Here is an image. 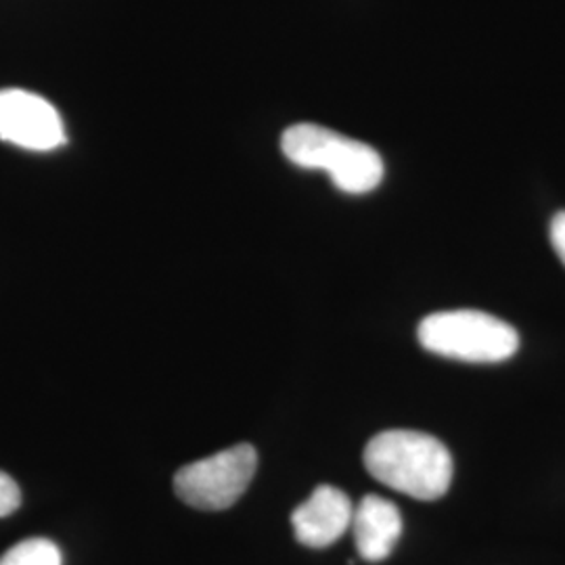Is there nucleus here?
Listing matches in <instances>:
<instances>
[{
  "label": "nucleus",
  "instance_id": "f257e3e1",
  "mask_svg": "<svg viewBox=\"0 0 565 565\" xmlns=\"http://www.w3.org/2000/svg\"><path fill=\"white\" fill-rule=\"evenodd\" d=\"M364 467L382 484L417 501L443 499L452 482V457L438 438L387 429L364 448Z\"/></svg>",
  "mask_w": 565,
  "mask_h": 565
},
{
  "label": "nucleus",
  "instance_id": "f03ea898",
  "mask_svg": "<svg viewBox=\"0 0 565 565\" xmlns=\"http://www.w3.org/2000/svg\"><path fill=\"white\" fill-rule=\"evenodd\" d=\"M285 158L303 170H323L350 195H364L384 181L382 156L363 141L343 137L319 124H294L281 137Z\"/></svg>",
  "mask_w": 565,
  "mask_h": 565
},
{
  "label": "nucleus",
  "instance_id": "7ed1b4c3",
  "mask_svg": "<svg viewBox=\"0 0 565 565\" xmlns=\"http://www.w3.org/2000/svg\"><path fill=\"white\" fill-rule=\"evenodd\" d=\"M427 352L463 363H503L520 350L515 327L482 310H443L417 329Z\"/></svg>",
  "mask_w": 565,
  "mask_h": 565
},
{
  "label": "nucleus",
  "instance_id": "20e7f679",
  "mask_svg": "<svg viewBox=\"0 0 565 565\" xmlns=\"http://www.w3.org/2000/svg\"><path fill=\"white\" fill-rule=\"evenodd\" d=\"M258 455L252 445H237L207 459L184 465L174 476V492L200 511H224L239 501L256 476Z\"/></svg>",
  "mask_w": 565,
  "mask_h": 565
},
{
  "label": "nucleus",
  "instance_id": "39448f33",
  "mask_svg": "<svg viewBox=\"0 0 565 565\" xmlns=\"http://www.w3.org/2000/svg\"><path fill=\"white\" fill-rule=\"evenodd\" d=\"M0 139L28 151H53L67 137L55 105L23 88H2Z\"/></svg>",
  "mask_w": 565,
  "mask_h": 565
},
{
  "label": "nucleus",
  "instance_id": "423d86ee",
  "mask_svg": "<svg viewBox=\"0 0 565 565\" xmlns=\"http://www.w3.org/2000/svg\"><path fill=\"white\" fill-rule=\"evenodd\" d=\"M352 515L350 497L335 486L321 484L291 513V525L300 545L324 548L342 539L352 524Z\"/></svg>",
  "mask_w": 565,
  "mask_h": 565
},
{
  "label": "nucleus",
  "instance_id": "0eeeda50",
  "mask_svg": "<svg viewBox=\"0 0 565 565\" xmlns=\"http://www.w3.org/2000/svg\"><path fill=\"white\" fill-rule=\"evenodd\" d=\"M352 532L359 555L369 564L387 559L403 534L401 509L377 494H366L352 515Z\"/></svg>",
  "mask_w": 565,
  "mask_h": 565
},
{
  "label": "nucleus",
  "instance_id": "6e6552de",
  "mask_svg": "<svg viewBox=\"0 0 565 565\" xmlns=\"http://www.w3.org/2000/svg\"><path fill=\"white\" fill-rule=\"evenodd\" d=\"M0 565H61L60 546L49 539H28L11 546Z\"/></svg>",
  "mask_w": 565,
  "mask_h": 565
},
{
  "label": "nucleus",
  "instance_id": "1a4fd4ad",
  "mask_svg": "<svg viewBox=\"0 0 565 565\" xmlns=\"http://www.w3.org/2000/svg\"><path fill=\"white\" fill-rule=\"evenodd\" d=\"M21 505V490L18 482L0 471V518L15 513Z\"/></svg>",
  "mask_w": 565,
  "mask_h": 565
},
{
  "label": "nucleus",
  "instance_id": "9d476101",
  "mask_svg": "<svg viewBox=\"0 0 565 565\" xmlns=\"http://www.w3.org/2000/svg\"><path fill=\"white\" fill-rule=\"evenodd\" d=\"M548 237H551V245H553L555 254L559 256V260L565 266V210L553 216L551 226H548Z\"/></svg>",
  "mask_w": 565,
  "mask_h": 565
}]
</instances>
